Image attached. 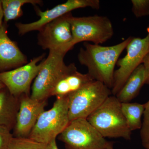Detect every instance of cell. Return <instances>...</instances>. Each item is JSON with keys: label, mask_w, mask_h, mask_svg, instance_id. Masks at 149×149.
I'll use <instances>...</instances> for the list:
<instances>
[{"label": "cell", "mask_w": 149, "mask_h": 149, "mask_svg": "<svg viewBox=\"0 0 149 149\" xmlns=\"http://www.w3.org/2000/svg\"><path fill=\"white\" fill-rule=\"evenodd\" d=\"M47 149H58L57 146L56 139H54L47 144Z\"/></svg>", "instance_id": "cell-24"}, {"label": "cell", "mask_w": 149, "mask_h": 149, "mask_svg": "<svg viewBox=\"0 0 149 149\" xmlns=\"http://www.w3.org/2000/svg\"><path fill=\"white\" fill-rule=\"evenodd\" d=\"M69 13L46 24L39 30L38 44L43 49L68 52L74 46Z\"/></svg>", "instance_id": "cell-9"}, {"label": "cell", "mask_w": 149, "mask_h": 149, "mask_svg": "<svg viewBox=\"0 0 149 149\" xmlns=\"http://www.w3.org/2000/svg\"><path fill=\"white\" fill-rule=\"evenodd\" d=\"M5 88H6L5 86V85H3V84L2 83L1 81L0 80V90Z\"/></svg>", "instance_id": "cell-27"}, {"label": "cell", "mask_w": 149, "mask_h": 149, "mask_svg": "<svg viewBox=\"0 0 149 149\" xmlns=\"http://www.w3.org/2000/svg\"><path fill=\"white\" fill-rule=\"evenodd\" d=\"M70 122L68 96L56 97L51 109L40 115L29 138L47 145L56 139Z\"/></svg>", "instance_id": "cell-4"}, {"label": "cell", "mask_w": 149, "mask_h": 149, "mask_svg": "<svg viewBox=\"0 0 149 149\" xmlns=\"http://www.w3.org/2000/svg\"><path fill=\"white\" fill-rule=\"evenodd\" d=\"M121 110L128 127L131 131L141 129V118L143 115L145 104L138 103H121Z\"/></svg>", "instance_id": "cell-17"}, {"label": "cell", "mask_w": 149, "mask_h": 149, "mask_svg": "<svg viewBox=\"0 0 149 149\" xmlns=\"http://www.w3.org/2000/svg\"><path fill=\"white\" fill-rule=\"evenodd\" d=\"M112 95L103 83L94 80L68 95L70 121L87 119Z\"/></svg>", "instance_id": "cell-5"}, {"label": "cell", "mask_w": 149, "mask_h": 149, "mask_svg": "<svg viewBox=\"0 0 149 149\" xmlns=\"http://www.w3.org/2000/svg\"><path fill=\"white\" fill-rule=\"evenodd\" d=\"M3 18V11L2 7L1 2L0 1V29L2 25V20Z\"/></svg>", "instance_id": "cell-25"}, {"label": "cell", "mask_w": 149, "mask_h": 149, "mask_svg": "<svg viewBox=\"0 0 149 149\" xmlns=\"http://www.w3.org/2000/svg\"><path fill=\"white\" fill-rule=\"evenodd\" d=\"M19 108L13 129V137H29L39 116L47 105V100H34L24 95L19 98Z\"/></svg>", "instance_id": "cell-12"}, {"label": "cell", "mask_w": 149, "mask_h": 149, "mask_svg": "<svg viewBox=\"0 0 149 149\" xmlns=\"http://www.w3.org/2000/svg\"><path fill=\"white\" fill-rule=\"evenodd\" d=\"M67 53L62 50L49 51L47 57L43 60L40 72L32 85L30 97L39 101L47 100L58 82L64 75L77 68L73 63L66 65L64 57Z\"/></svg>", "instance_id": "cell-3"}, {"label": "cell", "mask_w": 149, "mask_h": 149, "mask_svg": "<svg viewBox=\"0 0 149 149\" xmlns=\"http://www.w3.org/2000/svg\"><path fill=\"white\" fill-rule=\"evenodd\" d=\"M13 137L11 130L0 125V149H8L9 144Z\"/></svg>", "instance_id": "cell-22"}, {"label": "cell", "mask_w": 149, "mask_h": 149, "mask_svg": "<svg viewBox=\"0 0 149 149\" xmlns=\"http://www.w3.org/2000/svg\"><path fill=\"white\" fill-rule=\"evenodd\" d=\"M148 34L144 38L132 37L125 49L126 55L118 61V69L114 71L112 95L116 96L121 90L134 70L143 62L149 52V26Z\"/></svg>", "instance_id": "cell-8"}, {"label": "cell", "mask_w": 149, "mask_h": 149, "mask_svg": "<svg viewBox=\"0 0 149 149\" xmlns=\"http://www.w3.org/2000/svg\"><path fill=\"white\" fill-rule=\"evenodd\" d=\"M3 18L5 22L17 19L23 15L22 7L24 4L30 3L34 6L42 5L40 0H1Z\"/></svg>", "instance_id": "cell-18"}, {"label": "cell", "mask_w": 149, "mask_h": 149, "mask_svg": "<svg viewBox=\"0 0 149 149\" xmlns=\"http://www.w3.org/2000/svg\"><path fill=\"white\" fill-rule=\"evenodd\" d=\"M27 62V57L20 51L16 43L10 39L6 26L3 24L0 29V72L17 68Z\"/></svg>", "instance_id": "cell-13"}, {"label": "cell", "mask_w": 149, "mask_h": 149, "mask_svg": "<svg viewBox=\"0 0 149 149\" xmlns=\"http://www.w3.org/2000/svg\"><path fill=\"white\" fill-rule=\"evenodd\" d=\"M47 144L40 143L29 137H13L8 149H47Z\"/></svg>", "instance_id": "cell-19"}, {"label": "cell", "mask_w": 149, "mask_h": 149, "mask_svg": "<svg viewBox=\"0 0 149 149\" xmlns=\"http://www.w3.org/2000/svg\"><path fill=\"white\" fill-rule=\"evenodd\" d=\"M142 63L145 67L146 72L147 79L146 84L149 85V52L144 58Z\"/></svg>", "instance_id": "cell-23"}, {"label": "cell", "mask_w": 149, "mask_h": 149, "mask_svg": "<svg viewBox=\"0 0 149 149\" xmlns=\"http://www.w3.org/2000/svg\"><path fill=\"white\" fill-rule=\"evenodd\" d=\"M104 138L131 139V132L115 96H110L87 118Z\"/></svg>", "instance_id": "cell-2"}, {"label": "cell", "mask_w": 149, "mask_h": 149, "mask_svg": "<svg viewBox=\"0 0 149 149\" xmlns=\"http://www.w3.org/2000/svg\"><path fill=\"white\" fill-rule=\"evenodd\" d=\"M100 2L99 0H68L65 3L59 4L51 9L42 11L39 8L36 9V13L40 18L37 21L31 23H17L19 34L23 35L32 31H39L42 27L51 22L71 13L77 9L90 7L95 9L100 8Z\"/></svg>", "instance_id": "cell-11"}, {"label": "cell", "mask_w": 149, "mask_h": 149, "mask_svg": "<svg viewBox=\"0 0 149 149\" xmlns=\"http://www.w3.org/2000/svg\"><path fill=\"white\" fill-rule=\"evenodd\" d=\"M45 54L33 58L29 63L12 70L0 72V80L12 95L19 98L22 95H30L32 81L40 72Z\"/></svg>", "instance_id": "cell-10"}, {"label": "cell", "mask_w": 149, "mask_h": 149, "mask_svg": "<svg viewBox=\"0 0 149 149\" xmlns=\"http://www.w3.org/2000/svg\"><path fill=\"white\" fill-rule=\"evenodd\" d=\"M132 10L137 17L149 15V0H132Z\"/></svg>", "instance_id": "cell-20"}, {"label": "cell", "mask_w": 149, "mask_h": 149, "mask_svg": "<svg viewBox=\"0 0 149 149\" xmlns=\"http://www.w3.org/2000/svg\"><path fill=\"white\" fill-rule=\"evenodd\" d=\"M143 116L140 133L143 144L149 141V100L145 104Z\"/></svg>", "instance_id": "cell-21"}, {"label": "cell", "mask_w": 149, "mask_h": 149, "mask_svg": "<svg viewBox=\"0 0 149 149\" xmlns=\"http://www.w3.org/2000/svg\"><path fill=\"white\" fill-rule=\"evenodd\" d=\"M72 35V44L81 42H92L100 45L106 42L114 33L111 21L106 16H93L70 18Z\"/></svg>", "instance_id": "cell-7"}, {"label": "cell", "mask_w": 149, "mask_h": 149, "mask_svg": "<svg viewBox=\"0 0 149 149\" xmlns=\"http://www.w3.org/2000/svg\"><path fill=\"white\" fill-rule=\"evenodd\" d=\"M143 146L146 149H149V141L143 144Z\"/></svg>", "instance_id": "cell-26"}, {"label": "cell", "mask_w": 149, "mask_h": 149, "mask_svg": "<svg viewBox=\"0 0 149 149\" xmlns=\"http://www.w3.org/2000/svg\"><path fill=\"white\" fill-rule=\"evenodd\" d=\"M58 139L66 149H113V143L107 141L85 118L70 121Z\"/></svg>", "instance_id": "cell-6"}, {"label": "cell", "mask_w": 149, "mask_h": 149, "mask_svg": "<svg viewBox=\"0 0 149 149\" xmlns=\"http://www.w3.org/2000/svg\"><path fill=\"white\" fill-rule=\"evenodd\" d=\"M19 99L12 95L7 88L0 90V125L11 131L16 122Z\"/></svg>", "instance_id": "cell-16"}, {"label": "cell", "mask_w": 149, "mask_h": 149, "mask_svg": "<svg viewBox=\"0 0 149 149\" xmlns=\"http://www.w3.org/2000/svg\"><path fill=\"white\" fill-rule=\"evenodd\" d=\"M132 37L117 45L108 47L84 43L77 58L82 65L88 68V73L94 80L103 83L111 90L113 85L114 68L119 56Z\"/></svg>", "instance_id": "cell-1"}, {"label": "cell", "mask_w": 149, "mask_h": 149, "mask_svg": "<svg viewBox=\"0 0 149 149\" xmlns=\"http://www.w3.org/2000/svg\"><path fill=\"white\" fill-rule=\"evenodd\" d=\"M94 80L88 74H83L74 70L64 75L58 82L52 93L56 97L67 96L78 91Z\"/></svg>", "instance_id": "cell-14"}, {"label": "cell", "mask_w": 149, "mask_h": 149, "mask_svg": "<svg viewBox=\"0 0 149 149\" xmlns=\"http://www.w3.org/2000/svg\"><path fill=\"white\" fill-rule=\"evenodd\" d=\"M146 79V69L142 63L131 73L116 97L120 103L130 102L138 95Z\"/></svg>", "instance_id": "cell-15"}]
</instances>
